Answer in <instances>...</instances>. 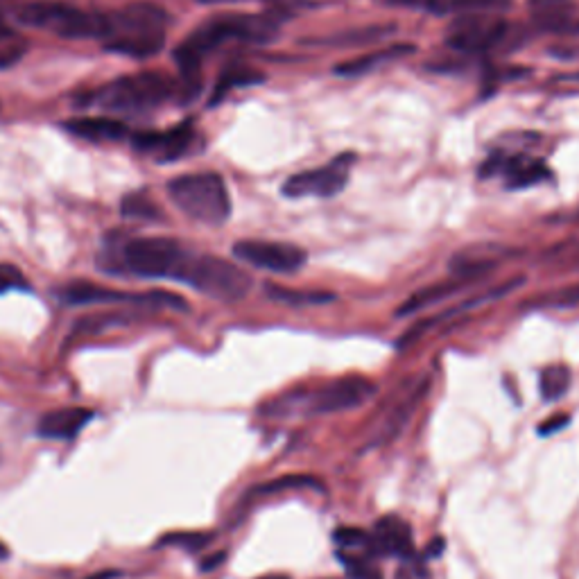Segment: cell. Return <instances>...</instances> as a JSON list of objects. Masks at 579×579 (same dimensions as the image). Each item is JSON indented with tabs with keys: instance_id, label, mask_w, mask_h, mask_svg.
I'll return each instance as SVG.
<instances>
[{
	"instance_id": "cell-21",
	"label": "cell",
	"mask_w": 579,
	"mask_h": 579,
	"mask_svg": "<svg viewBox=\"0 0 579 579\" xmlns=\"http://www.w3.org/2000/svg\"><path fill=\"white\" fill-rule=\"evenodd\" d=\"M570 369L566 365H550L541 371L539 376V387H541V396L548 403L564 399L568 387H570Z\"/></svg>"
},
{
	"instance_id": "cell-3",
	"label": "cell",
	"mask_w": 579,
	"mask_h": 579,
	"mask_svg": "<svg viewBox=\"0 0 579 579\" xmlns=\"http://www.w3.org/2000/svg\"><path fill=\"white\" fill-rule=\"evenodd\" d=\"M168 195L181 213L195 222L220 227L231 218V197L227 184L215 172L181 175L168 184Z\"/></svg>"
},
{
	"instance_id": "cell-13",
	"label": "cell",
	"mask_w": 579,
	"mask_h": 579,
	"mask_svg": "<svg viewBox=\"0 0 579 579\" xmlns=\"http://www.w3.org/2000/svg\"><path fill=\"white\" fill-rule=\"evenodd\" d=\"M367 555H392L408 559L414 555V541L410 525L399 516H385L376 523L374 532H369Z\"/></svg>"
},
{
	"instance_id": "cell-26",
	"label": "cell",
	"mask_w": 579,
	"mask_h": 579,
	"mask_svg": "<svg viewBox=\"0 0 579 579\" xmlns=\"http://www.w3.org/2000/svg\"><path fill=\"white\" fill-rule=\"evenodd\" d=\"M25 48H28V43H25L21 34H16L14 30L7 28V25L0 23V68L19 62Z\"/></svg>"
},
{
	"instance_id": "cell-9",
	"label": "cell",
	"mask_w": 579,
	"mask_h": 579,
	"mask_svg": "<svg viewBox=\"0 0 579 579\" xmlns=\"http://www.w3.org/2000/svg\"><path fill=\"white\" fill-rule=\"evenodd\" d=\"M507 23L500 19L498 12H469L457 14L446 34V43L462 55L487 53L503 41Z\"/></svg>"
},
{
	"instance_id": "cell-2",
	"label": "cell",
	"mask_w": 579,
	"mask_h": 579,
	"mask_svg": "<svg viewBox=\"0 0 579 579\" xmlns=\"http://www.w3.org/2000/svg\"><path fill=\"white\" fill-rule=\"evenodd\" d=\"M376 392V385L365 376H344L310 392H290L267 403L263 412L270 417H315L356 410Z\"/></svg>"
},
{
	"instance_id": "cell-30",
	"label": "cell",
	"mask_w": 579,
	"mask_h": 579,
	"mask_svg": "<svg viewBox=\"0 0 579 579\" xmlns=\"http://www.w3.org/2000/svg\"><path fill=\"white\" fill-rule=\"evenodd\" d=\"M342 564L347 568V577L349 579H383L380 570L376 566H371V561L365 557H356L351 555H342Z\"/></svg>"
},
{
	"instance_id": "cell-5",
	"label": "cell",
	"mask_w": 579,
	"mask_h": 579,
	"mask_svg": "<svg viewBox=\"0 0 579 579\" xmlns=\"http://www.w3.org/2000/svg\"><path fill=\"white\" fill-rule=\"evenodd\" d=\"M19 21L34 30L53 32L62 39H102L107 34L105 14L84 12L59 0H37L21 7Z\"/></svg>"
},
{
	"instance_id": "cell-34",
	"label": "cell",
	"mask_w": 579,
	"mask_h": 579,
	"mask_svg": "<svg viewBox=\"0 0 579 579\" xmlns=\"http://www.w3.org/2000/svg\"><path fill=\"white\" fill-rule=\"evenodd\" d=\"M568 421H570V417H568L566 412L555 414V417H548L546 421H541V426H539V435H543V437L555 435V432L564 430V428L568 426Z\"/></svg>"
},
{
	"instance_id": "cell-23",
	"label": "cell",
	"mask_w": 579,
	"mask_h": 579,
	"mask_svg": "<svg viewBox=\"0 0 579 579\" xmlns=\"http://www.w3.org/2000/svg\"><path fill=\"white\" fill-rule=\"evenodd\" d=\"M410 50H412L410 46H394L390 50H380V53L365 55V57L353 59V62L340 64L335 68V73L337 75H365V73H371V68H376L383 62H387V59H396V57H401L403 53H410Z\"/></svg>"
},
{
	"instance_id": "cell-18",
	"label": "cell",
	"mask_w": 579,
	"mask_h": 579,
	"mask_svg": "<svg viewBox=\"0 0 579 579\" xmlns=\"http://www.w3.org/2000/svg\"><path fill=\"white\" fill-rule=\"evenodd\" d=\"M66 129L75 136L86 138V141H118L127 136V127L114 118L105 116H86L68 120Z\"/></svg>"
},
{
	"instance_id": "cell-27",
	"label": "cell",
	"mask_w": 579,
	"mask_h": 579,
	"mask_svg": "<svg viewBox=\"0 0 579 579\" xmlns=\"http://www.w3.org/2000/svg\"><path fill=\"white\" fill-rule=\"evenodd\" d=\"M209 541H211V534H206V532H175V534H168V537H163L159 541V546H177L188 552H197L204 546H209Z\"/></svg>"
},
{
	"instance_id": "cell-6",
	"label": "cell",
	"mask_w": 579,
	"mask_h": 579,
	"mask_svg": "<svg viewBox=\"0 0 579 579\" xmlns=\"http://www.w3.org/2000/svg\"><path fill=\"white\" fill-rule=\"evenodd\" d=\"M177 86L168 75L157 71H145L136 75L118 77L100 93L95 102L109 111H127V114H143V111L157 109L175 95Z\"/></svg>"
},
{
	"instance_id": "cell-39",
	"label": "cell",
	"mask_w": 579,
	"mask_h": 579,
	"mask_svg": "<svg viewBox=\"0 0 579 579\" xmlns=\"http://www.w3.org/2000/svg\"><path fill=\"white\" fill-rule=\"evenodd\" d=\"M258 579H290V577H285V575H265V577H258Z\"/></svg>"
},
{
	"instance_id": "cell-4",
	"label": "cell",
	"mask_w": 579,
	"mask_h": 579,
	"mask_svg": "<svg viewBox=\"0 0 579 579\" xmlns=\"http://www.w3.org/2000/svg\"><path fill=\"white\" fill-rule=\"evenodd\" d=\"M175 281L186 283L215 301H240L252 290V276L243 267L211 254L186 252Z\"/></svg>"
},
{
	"instance_id": "cell-36",
	"label": "cell",
	"mask_w": 579,
	"mask_h": 579,
	"mask_svg": "<svg viewBox=\"0 0 579 579\" xmlns=\"http://www.w3.org/2000/svg\"><path fill=\"white\" fill-rule=\"evenodd\" d=\"M118 577H120L118 570H100V573H95L86 579H118Z\"/></svg>"
},
{
	"instance_id": "cell-40",
	"label": "cell",
	"mask_w": 579,
	"mask_h": 579,
	"mask_svg": "<svg viewBox=\"0 0 579 579\" xmlns=\"http://www.w3.org/2000/svg\"><path fill=\"white\" fill-rule=\"evenodd\" d=\"M3 550H5V548H3V546H0V555H5V552H3Z\"/></svg>"
},
{
	"instance_id": "cell-10",
	"label": "cell",
	"mask_w": 579,
	"mask_h": 579,
	"mask_svg": "<svg viewBox=\"0 0 579 579\" xmlns=\"http://www.w3.org/2000/svg\"><path fill=\"white\" fill-rule=\"evenodd\" d=\"M351 163H353L351 154H342V157L328 161L322 168L297 172V175H292L283 184V195L292 197V200L340 195L344 186L349 184Z\"/></svg>"
},
{
	"instance_id": "cell-11",
	"label": "cell",
	"mask_w": 579,
	"mask_h": 579,
	"mask_svg": "<svg viewBox=\"0 0 579 579\" xmlns=\"http://www.w3.org/2000/svg\"><path fill=\"white\" fill-rule=\"evenodd\" d=\"M233 256L256 270L272 274H295L304 270L308 261L306 249L290 243H272V240H240L233 245Z\"/></svg>"
},
{
	"instance_id": "cell-38",
	"label": "cell",
	"mask_w": 579,
	"mask_h": 579,
	"mask_svg": "<svg viewBox=\"0 0 579 579\" xmlns=\"http://www.w3.org/2000/svg\"><path fill=\"white\" fill-rule=\"evenodd\" d=\"M202 5H222V3H245V0H197Z\"/></svg>"
},
{
	"instance_id": "cell-7",
	"label": "cell",
	"mask_w": 579,
	"mask_h": 579,
	"mask_svg": "<svg viewBox=\"0 0 579 579\" xmlns=\"http://www.w3.org/2000/svg\"><path fill=\"white\" fill-rule=\"evenodd\" d=\"M186 249L177 240L148 236L127 240L120 249V267L123 272L138 279H172L184 261Z\"/></svg>"
},
{
	"instance_id": "cell-1",
	"label": "cell",
	"mask_w": 579,
	"mask_h": 579,
	"mask_svg": "<svg viewBox=\"0 0 579 579\" xmlns=\"http://www.w3.org/2000/svg\"><path fill=\"white\" fill-rule=\"evenodd\" d=\"M105 48L125 57H154L166 46L168 14L159 5L134 3L105 14Z\"/></svg>"
},
{
	"instance_id": "cell-31",
	"label": "cell",
	"mask_w": 579,
	"mask_h": 579,
	"mask_svg": "<svg viewBox=\"0 0 579 579\" xmlns=\"http://www.w3.org/2000/svg\"><path fill=\"white\" fill-rule=\"evenodd\" d=\"M30 283L25 279L23 272L16 265L10 263H0V295H7V292L14 290H28Z\"/></svg>"
},
{
	"instance_id": "cell-20",
	"label": "cell",
	"mask_w": 579,
	"mask_h": 579,
	"mask_svg": "<svg viewBox=\"0 0 579 579\" xmlns=\"http://www.w3.org/2000/svg\"><path fill=\"white\" fill-rule=\"evenodd\" d=\"M466 283H469V279H460V276H457V281H444L439 285H432V288H423L417 292V295H412L408 301H405V304L396 310V315L408 317V315L419 313V310L437 304V301L453 297L455 292H460Z\"/></svg>"
},
{
	"instance_id": "cell-8",
	"label": "cell",
	"mask_w": 579,
	"mask_h": 579,
	"mask_svg": "<svg viewBox=\"0 0 579 579\" xmlns=\"http://www.w3.org/2000/svg\"><path fill=\"white\" fill-rule=\"evenodd\" d=\"M57 297L68 306H89V304H141L159 306L172 310H188V304L175 292L152 290V292H123L105 285H95L89 281H73L57 290Z\"/></svg>"
},
{
	"instance_id": "cell-33",
	"label": "cell",
	"mask_w": 579,
	"mask_h": 579,
	"mask_svg": "<svg viewBox=\"0 0 579 579\" xmlns=\"http://www.w3.org/2000/svg\"><path fill=\"white\" fill-rule=\"evenodd\" d=\"M290 487H317V482L313 478H304V475H290V478H279L270 482V485L258 487V494H274V491H285Z\"/></svg>"
},
{
	"instance_id": "cell-12",
	"label": "cell",
	"mask_w": 579,
	"mask_h": 579,
	"mask_svg": "<svg viewBox=\"0 0 579 579\" xmlns=\"http://www.w3.org/2000/svg\"><path fill=\"white\" fill-rule=\"evenodd\" d=\"M530 19L541 32L557 37H577L579 5L575 0H530Z\"/></svg>"
},
{
	"instance_id": "cell-16",
	"label": "cell",
	"mask_w": 579,
	"mask_h": 579,
	"mask_svg": "<svg viewBox=\"0 0 579 579\" xmlns=\"http://www.w3.org/2000/svg\"><path fill=\"white\" fill-rule=\"evenodd\" d=\"M95 417L89 408H59L43 414L37 423V432L43 439H59V442H71L86 428V423Z\"/></svg>"
},
{
	"instance_id": "cell-35",
	"label": "cell",
	"mask_w": 579,
	"mask_h": 579,
	"mask_svg": "<svg viewBox=\"0 0 579 579\" xmlns=\"http://www.w3.org/2000/svg\"><path fill=\"white\" fill-rule=\"evenodd\" d=\"M222 561H224V552H220V555H215L211 559H206L204 564H202V570H204V573H209V570H213L215 566L222 564Z\"/></svg>"
},
{
	"instance_id": "cell-37",
	"label": "cell",
	"mask_w": 579,
	"mask_h": 579,
	"mask_svg": "<svg viewBox=\"0 0 579 579\" xmlns=\"http://www.w3.org/2000/svg\"><path fill=\"white\" fill-rule=\"evenodd\" d=\"M405 3H423V5H428L430 10L439 12V7H442L444 0H405Z\"/></svg>"
},
{
	"instance_id": "cell-14",
	"label": "cell",
	"mask_w": 579,
	"mask_h": 579,
	"mask_svg": "<svg viewBox=\"0 0 579 579\" xmlns=\"http://www.w3.org/2000/svg\"><path fill=\"white\" fill-rule=\"evenodd\" d=\"M489 172H500V175L507 179L509 188H530L550 179V170L546 168V163L532 157H523V154L489 161V166L482 175H489Z\"/></svg>"
},
{
	"instance_id": "cell-25",
	"label": "cell",
	"mask_w": 579,
	"mask_h": 579,
	"mask_svg": "<svg viewBox=\"0 0 579 579\" xmlns=\"http://www.w3.org/2000/svg\"><path fill=\"white\" fill-rule=\"evenodd\" d=\"M118 324H125V317L118 315V313L82 317L80 322H77V324L71 328V335H68V340H77V337L98 335V333L105 331V328H114V326H118Z\"/></svg>"
},
{
	"instance_id": "cell-17",
	"label": "cell",
	"mask_w": 579,
	"mask_h": 579,
	"mask_svg": "<svg viewBox=\"0 0 579 579\" xmlns=\"http://www.w3.org/2000/svg\"><path fill=\"white\" fill-rule=\"evenodd\" d=\"M503 247L491 245H475L469 249H462L451 258V272L460 279H475V276L485 274L500 263L503 258Z\"/></svg>"
},
{
	"instance_id": "cell-28",
	"label": "cell",
	"mask_w": 579,
	"mask_h": 579,
	"mask_svg": "<svg viewBox=\"0 0 579 579\" xmlns=\"http://www.w3.org/2000/svg\"><path fill=\"white\" fill-rule=\"evenodd\" d=\"M261 82V75H256L254 71H247V68H236V71H227L222 75L220 84L215 86L213 102H220L224 98V93H229L233 86H243V84H254Z\"/></svg>"
},
{
	"instance_id": "cell-29",
	"label": "cell",
	"mask_w": 579,
	"mask_h": 579,
	"mask_svg": "<svg viewBox=\"0 0 579 579\" xmlns=\"http://www.w3.org/2000/svg\"><path fill=\"white\" fill-rule=\"evenodd\" d=\"M333 541L342 550H369V532L358 527H340L333 532Z\"/></svg>"
},
{
	"instance_id": "cell-22",
	"label": "cell",
	"mask_w": 579,
	"mask_h": 579,
	"mask_svg": "<svg viewBox=\"0 0 579 579\" xmlns=\"http://www.w3.org/2000/svg\"><path fill=\"white\" fill-rule=\"evenodd\" d=\"M267 295H270V299L274 301L292 304V306H317V304H331V301H335L333 292L288 290V288H279V285H267Z\"/></svg>"
},
{
	"instance_id": "cell-19",
	"label": "cell",
	"mask_w": 579,
	"mask_h": 579,
	"mask_svg": "<svg viewBox=\"0 0 579 579\" xmlns=\"http://www.w3.org/2000/svg\"><path fill=\"white\" fill-rule=\"evenodd\" d=\"M426 394H428V380H421V383L414 385L412 390L408 392V396H405V399L396 405V410L390 414V417H387L385 426H383V430H380L376 442L378 444L392 442V439L403 430V426H408L410 417L414 414V410H417V405L421 403V399Z\"/></svg>"
},
{
	"instance_id": "cell-24",
	"label": "cell",
	"mask_w": 579,
	"mask_h": 579,
	"mask_svg": "<svg viewBox=\"0 0 579 579\" xmlns=\"http://www.w3.org/2000/svg\"><path fill=\"white\" fill-rule=\"evenodd\" d=\"M120 213H123L129 220H145V222L161 220L159 206L154 204L145 193L127 195L123 204H120Z\"/></svg>"
},
{
	"instance_id": "cell-15",
	"label": "cell",
	"mask_w": 579,
	"mask_h": 579,
	"mask_svg": "<svg viewBox=\"0 0 579 579\" xmlns=\"http://www.w3.org/2000/svg\"><path fill=\"white\" fill-rule=\"evenodd\" d=\"M190 143H193V127L190 123H181L170 132H150L136 134L134 145L143 152H152L161 161H175L184 154Z\"/></svg>"
},
{
	"instance_id": "cell-32",
	"label": "cell",
	"mask_w": 579,
	"mask_h": 579,
	"mask_svg": "<svg viewBox=\"0 0 579 579\" xmlns=\"http://www.w3.org/2000/svg\"><path fill=\"white\" fill-rule=\"evenodd\" d=\"M577 304H579V285H575V288L548 292V295H543L537 301H532V306H561V308L577 306Z\"/></svg>"
}]
</instances>
